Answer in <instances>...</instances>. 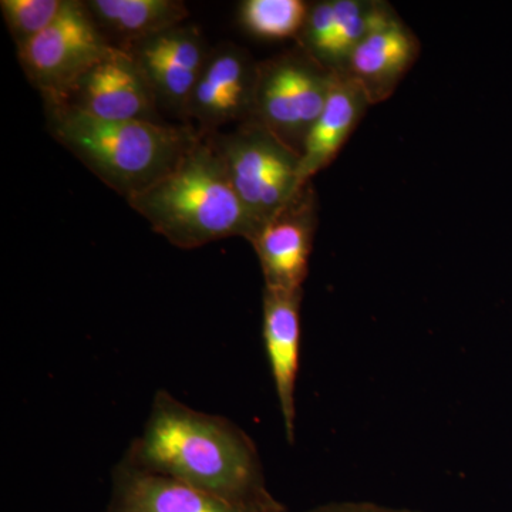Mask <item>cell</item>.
I'll return each mask as SVG.
<instances>
[{
	"instance_id": "5b68a950",
	"label": "cell",
	"mask_w": 512,
	"mask_h": 512,
	"mask_svg": "<svg viewBox=\"0 0 512 512\" xmlns=\"http://www.w3.org/2000/svg\"><path fill=\"white\" fill-rule=\"evenodd\" d=\"M212 141L239 200L259 227L301 190V156L256 121L247 120L234 133Z\"/></svg>"
},
{
	"instance_id": "6da1fadb",
	"label": "cell",
	"mask_w": 512,
	"mask_h": 512,
	"mask_svg": "<svg viewBox=\"0 0 512 512\" xmlns=\"http://www.w3.org/2000/svg\"><path fill=\"white\" fill-rule=\"evenodd\" d=\"M131 466L183 481L237 504L268 493L255 444L225 417L158 390L140 436L123 458Z\"/></svg>"
},
{
	"instance_id": "30bf717a",
	"label": "cell",
	"mask_w": 512,
	"mask_h": 512,
	"mask_svg": "<svg viewBox=\"0 0 512 512\" xmlns=\"http://www.w3.org/2000/svg\"><path fill=\"white\" fill-rule=\"evenodd\" d=\"M256 67L241 47L221 45L211 50L185 117L197 120L204 131L251 119Z\"/></svg>"
},
{
	"instance_id": "3957f363",
	"label": "cell",
	"mask_w": 512,
	"mask_h": 512,
	"mask_svg": "<svg viewBox=\"0 0 512 512\" xmlns=\"http://www.w3.org/2000/svg\"><path fill=\"white\" fill-rule=\"evenodd\" d=\"M50 134L126 200L165 177L200 140L191 128L154 121H104L46 104Z\"/></svg>"
},
{
	"instance_id": "5bb4252c",
	"label": "cell",
	"mask_w": 512,
	"mask_h": 512,
	"mask_svg": "<svg viewBox=\"0 0 512 512\" xmlns=\"http://www.w3.org/2000/svg\"><path fill=\"white\" fill-rule=\"evenodd\" d=\"M369 104L355 80L346 73L335 72L328 101L303 143L299 163L301 187L311 183L316 174L338 157Z\"/></svg>"
},
{
	"instance_id": "277c9868",
	"label": "cell",
	"mask_w": 512,
	"mask_h": 512,
	"mask_svg": "<svg viewBox=\"0 0 512 512\" xmlns=\"http://www.w3.org/2000/svg\"><path fill=\"white\" fill-rule=\"evenodd\" d=\"M335 72L303 49L258 64L251 119L301 156L303 143L322 113Z\"/></svg>"
},
{
	"instance_id": "8fae6325",
	"label": "cell",
	"mask_w": 512,
	"mask_h": 512,
	"mask_svg": "<svg viewBox=\"0 0 512 512\" xmlns=\"http://www.w3.org/2000/svg\"><path fill=\"white\" fill-rule=\"evenodd\" d=\"M255 503H231L121 460L111 476L110 500L104 512H252Z\"/></svg>"
},
{
	"instance_id": "9c48e42d",
	"label": "cell",
	"mask_w": 512,
	"mask_h": 512,
	"mask_svg": "<svg viewBox=\"0 0 512 512\" xmlns=\"http://www.w3.org/2000/svg\"><path fill=\"white\" fill-rule=\"evenodd\" d=\"M156 94L158 106L187 114L211 50L195 26H175L127 47Z\"/></svg>"
},
{
	"instance_id": "d6986e66",
	"label": "cell",
	"mask_w": 512,
	"mask_h": 512,
	"mask_svg": "<svg viewBox=\"0 0 512 512\" xmlns=\"http://www.w3.org/2000/svg\"><path fill=\"white\" fill-rule=\"evenodd\" d=\"M306 512H419L412 510H397V508L382 507L370 503H333L313 508Z\"/></svg>"
},
{
	"instance_id": "ac0fdd59",
	"label": "cell",
	"mask_w": 512,
	"mask_h": 512,
	"mask_svg": "<svg viewBox=\"0 0 512 512\" xmlns=\"http://www.w3.org/2000/svg\"><path fill=\"white\" fill-rule=\"evenodd\" d=\"M66 0H2L3 18L16 47L49 28L62 13Z\"/></svg>"
},
{
	"instance_id": "9a60e30c",
	"label": "cell",
	"mask_w": 512,
	"mask_h": 512,
	"mask_svg": "<svg viewBox=\"0 0 512 512\" xmlns=\"http://www.w3.org/2000/svg\"><path fill=\"white\" fill-rule=\"evenodd\" d=\"M86 6L110 45L120 49L183 25L188 18L187 6L178 0H89Z\"/></svg>"
},
{
	"instance_id": "52a82bcc",
	"label": "cell",
	"mask_w": 512,
	"mask_h": 512,
	"mask_svg": "<svg viewBox=\"0 0 512 512\" xmlns=\"http://www.w3.org/2000/svg\"><path fill=\"white\" fill-rule=\"evenodd\" d=\"M53 106L72 107L104 121L164 123L146 76L131 53L116 46H111Z\"/></svg>"
},
{
	"instance_id": "7c38bea8",
	"label": "cell",
	"mask_w": 512,
	"mask_h": 512,
	"mask_svg": "<svg viewBox=\"0 0 512 512\" xmlns=\"http://www.w3.org/2000/svg\"><path fill=\"white\" fill-rule=\"evenodd\" d=\"M417 56L419 40L390 10L356 47L345 73L375 104L392 96Z\"/></svg>"
},
{
	"instance_id": "4fadbf2b",
	"label": "cell",
	"mask_w": 512,
	"mask_h": 512,
	"mask_svg": "<svg viewBox=\"0 0 512 512\" xmlns=\"http://www.w3.org/2000/svg\"><path fill=\"white\" fill-rule=\"evenodd\" d=\"M303 291L264 292V342L284 421L286 439L295 440L296 377L301 352V305Z\"/></svg>"
},
{
	"instance_id": "ffe728a7",
	"label": "cell",
	"mask_w": 512,
	"mask_h": 512,
	"mask_svg": "<svg viewBox=\"0 0 512 512\" xmlns=\"http://www.w3.org/2000/svg\"><path fill=\"white\" fill-rule=\"evenodd\" d=\"M252 512H286V510L284 505L276 501L268 491V493L262 495V497L256 501Z\"/></svg>"
},
{
	"instance_id": "7a4b0ae2",
	"label": "cell",
	"mask_w": 512,
	"mask_h": 512,
	"mask_svg": "<svg viewBox=\"0 0 512 512\" xmlns=\"http://www.w3.org/2000/svg\"><path fill=\"white\" fill-rule=\"evenodd\" d=\"M174 247L195 249L259 231L239 200L212 138L200 140L165 177L127 200Z\"/></svg>"
},
{
	"instance_id": "8992f818",
	"label": "cell",
	"mask_w": 512,
	"mask_h": 512,
	"mask_svg": "<svg viewBox=\"0 0 512 512\" xmlns=\"http://www.w3.org/2000/svg\"><path fill=\"white\" fill-rule=\"evenodd\" d=\"M110 47L86 2L66 0L55 22L20 46L18 57L46 104H56Z\"/></svg>"
},
{
	"instance_id": "ba28073f",
	"label": "cell",
	"mask_w": 512,
	"mask_h": 512,
	"mask_svg": "<svg viewBox=\"0 0 512 512\" xmlns=\"http://www.w3.org/2000/svg\"><path fill=\"white\" fill-rule=\"evenodd\" d=\"M316 200L311 183L251 239L269 291H303L316 229Z\"/></svg>"
},
{
	"instance_id": "2e32d148",
	"label": "cell",
	"mask_w": 512,
	"mask_h": 512,
	"mask_svg": "<svg viewBox=\"0 0 512 512\" xmlns=\"http://www.w3.org/2000/svg\"><path fill=\"white\" fill-rule=\"evenodd\" d=\"M335 2V32L320 64L336 73H345L352 53L377 23L390 12L389 6L360 0Z\"/></svg>"
},
{
	"instance_id": "e0dca14e",
	"label": "cell",
	"mask_w": 512,
	"mask_h": 512,
	"mask_svg": "<svg viewBox=\"0 0 512 512\" xmlns=\"http://www.w3.org/2000/svg\"><path fill=\"white\" fill-rule=\"evenodd\" d=\"M308 12L309 5L302 0H247L239 8V22L261 39H298Z\"/></svg>"
}]
</instances>
